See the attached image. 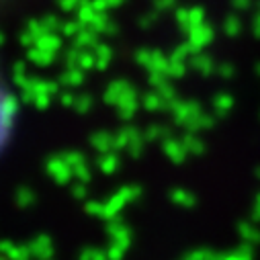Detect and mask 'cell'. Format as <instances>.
<instances>
[{
	"instance_id": "8",
	"label": "cell",
	"mask_w": 260,
	"mask_h": 260,
	"mask_svg": "<svg viewBox=\"0 0 260 260\" xmlns=\"http://www.w3.org/2000/svg\"><path fill=\"white\" fill-rule=\"evenodd\" d=\"M41 25H43L45 33H57L63 23H61L55 15H47V17H41Z\"/></svg>"
},
{
	"instance_id": "7",
	"label": "cell",
	"mask_w": 260,
	"mask_h": 260,
	"mask_svg": "<svg viewBox=\"0 0 260 260\" xmlns=\"http://www.w3.org/2000/svg\"><path fill=\"white\" fill-rule=\"evenodd\" d=\"M82 29H84V25L78 19H70V21H63L59 31H61V35H66V37H76Z\"/></svg>"
},
{
	"instance_id": "2",
	"label": "cell",
	"mask_w": 260,
	"mask_h": 260,
	"mask_svg": "<svg viewBox=\"0 0 260 260\" xmlns=\"http://www.w3.org/2000/svg\"><path fill=\"white\" fill-rule=\"evenodd\" d=\"M96 45H99V33H94L90 27H84L74 37V47L76 49H94Z\"/></svg>"
},
{
	"instance_id": "10",
	"label": "cell",
	"mask_w": 260,
	"mask_h": 260,
	"mask_svg": "<svg viewBox=\"0 0 260 260\" xmlns=\"http://www.w3.org/2000/svg\"><path fill=\"white\" fill-rule=\"evenodd\" d=\"M90 5H92V9H94V13H109L107 0H90Z\"/></svg>"
},
{
	"instance_id": "3",
	"label": "cell",
	"mask_w": 260,
	"mask_h": 260,
	"mask_svg": "<svg viewBox=\"0 0 260 260\" xmlns=\"http://www.w3.org/2000/svg\"><path fill=\"white\" fill-rule=\"evenodd\" d=\"M27 57H29L33 63H37V66H49V63L57 57V53L47 51V49H41V47H31L29 53H27Z\"/></svg>"
},
{
	"instance_id": "12",
	"label": "cell",
	"mask_w": 260,
	"mask_h": 260,
	"mask_svg": "<svg viewBox=\"0 0 260 260\" xmlns=\"http://www.w3.org/2000/svg\"><path fill=\"white\" fill-rule=\"evenodd\" d=\"M0 43H3V35H0Z\"/></svg>"
},
{
	"instance_id": "9",
	"label": "cell",
	"mask_w": 260,
	"mask_h": 260,
	"mask_svg": "<svg viewBox=\"0 0 260 260\" xmlns=\"http://www.w3.org/2000/svg\"><path fill=\"white\" fill-rule=\"evenodd\" d=\"M55 3H57V7H59L61 13L72 15V13L78 11V7H80L82 3H86V0H55Z\"/></svg>"
},
{
	"instance_id": "4",
	"label": "cell",
	"mask_w": 260,
	"mask_h": 260,
	"mask_svg": "<svg viewBox=\"0 0 260 260\" xmlns=\"http://www.w3.org/2000/svg\"><path fill=\"white\" fill-rule=\"evenodd\" d=\"M94 57H96V66L101 68V70H105V68H109V61H111V57H113V51H111V47L109 45H103V43H99L94 49Z\"/></svg>"
},
{
	"instance_id": "6",
	"label": "cell",
	"mask_w": 260,
	"mask_h": 260,
	"mask_svg": "<svg viewBox=\"0 0 260 260\" xmlns=\"http://www.w3.org/2000/svg\"><path fill=\"white\" fill-rule=\"evenodd\" d=\"M82 78H84V70H80V68H68L61 74V82L68 86H78L82 82Z\"/></svg>"
},
{
	"instance_id": "1",
	"label": "cell",
	"mask_w": 260,
	"mask_h": 260,
	"mask_svg": "<svg viewBox=\"0 0 260 260\" xmlns=\"http://www.w3.org/2000/svg\"><path fill=\"white\" fill-rule=\"evenodd\" d=\"M17 115H19V105H17L15 96L0 84V154L5 152V148L11 142L13 129L17 123Z\"/></svg>"
},
{
	"instance_id": "5",
	"label": "cell",
	"mask_w": 260,
	"mask_h": 260,
	"mask_svg": "<svg viewBox=\"0 0 260 260\" xmlns=\"http://www.w3.org/2000/svg\"><path fill=\"white\" fill-rule=\"evenodd\" d=\"M94 17H96V13H94V9H92V5H90V0L82 3V5L78 7V11H76V19H78L84 27H88Z\"/></svg>"
},
{
	"instance_id": "11",
	"label": "cell",
	"mask_w": 260,
	"mask_h": 260,
	"mask_svg": "<svg viewBox=\"0 0 260 260\" xmlns=\"http://www.w3.org/2000/svg\"><path fill=\"white\" fill-rule=\"evenodd\" d=\"M125 3H127V0H107L109 11H111V9H119V7H123Z\"/></svg>"
}]
</instances>
